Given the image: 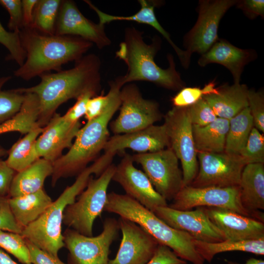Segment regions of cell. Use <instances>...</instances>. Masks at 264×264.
<instances>
[{
  "mask_svg": "<svg viewBox=\"0 0 264 264\" xmlns=\"http://www.w3.org/2000/svg\"><path fill=\"white\" fill-rule=\"evenodd\" d=\"M75 62L70 69L41 75V81L36 86L16 88L22 94L37 95L40 105L39 127L44 128L64 103L71 99L76 100L87 91H100L101 64L98 56L88 54Z\"/></svg>",
  "mask_w": 264,
  "mask_h": 264,
  "instance_id": "cell-1",
  "label": "cell"
},
{
  "mask_svg": "<svg viewBox=\"0 0 264 264\" xmlns=\"http://www.w3.org/2000/svg\"><path fill=\"white\" fill-rule=\"evenodd\" d=\"M20 36L25 59L14 73L26 81L61 70L63 65L80 60L93 45L80 37L47 35L32 28H22Z\"/></svg>",
  "mask_w": 264,
  "mask_h": 264,
  "instance_id": "cell-2",
  "label": "cell"
},
{
  "mask_svg": "<svg viewBox=\"0 0 264 264\" xmlns=\"http://www.w3.org/2000/svg\"><path fill=\"white\" fill-rule=\"evenodd\" d=\"M142 35L143 32L134 27L126 28L124 40L115 53L127 66L126 73L118 77L122 86L134 81H147L173 90L183 88L185 84L172 55L167 56L168 68H162L155 63L154 59L160 48V39L154 37L148 44Z\"/></svg>",
  "mask_w": 264,
  "mask_h": 264,
  "instance_id": "cell-3",
  "label": "cell"
},
{
  "mask_svg": "<svg viewBox=\"0 0 264 264\" xmlns=\"http://www.w3.org/2000/svg\"><path fill=\"white\" fill-rule=\"evenodd\" d=\"M110 102L103 113L87 121L79 130L68 151L53 163L51 185L62 178L78 176L94 160L110 138L109 125L121 104L120 92L122 86L116 78L109 82Z\"/></svg>",
  "mask_w": 264,
  "mask_h": 264,
  "instance_id": "cell-4",
  "label": "cell"
},
{
  "mask_svg": "<svg viewBox=\"0 0 264 264\" xmlns=\"http://www.w3.org/2000/svg\"><path fill=\"white\" fill-rule=\"evenodd\" d=\"M104 211L114 213L143 228L158 243L172 249L180 259L192 264H204L196 250L194 239L188 233L172 228L138 201L127 195L108 194Z\"/></svg>",
  "mask_w": 264,
  "mask_h": 264,
  "instance_id": "cell-5",
  "label": "cell"
},
{
  "mask_svg": "<svg viewBox=\"0 0 264 264\" xmlns=\"http://www.w3.org/2000/svg\"><path fill=\"white\" fill-rule=\"evenodd\" d=\"M104 169L100 158L85 169L38 219L22 229L21 234L24 238L47 253L58 256L59 250L64 247L62 225L66 207L75 202L86 188L91 175L98 176Z\"/></svg>",
  "mask_w": 264,
  "mask_h": 264,
  "instance_id": "cell-6",
  "label": "cell"
},
{
  "mask_svg": "<svg viewBox=\"0 0 264 264\" xmlns=\"http://www.w3.org/2000/svg\"><path fill=\"white\" fill-rule=\"evenodd\" d=\"M115 169V166L111 164L96 178L91 176L77 200L66 207L63 223L67 228L86 236H93V224L104 211Z\"/></svg>",
  "mask_w": 264,
  "mask_h": 264,
  "instance_id": "cell-7",
  "label": "cell"
},
{
  "mask_svg": "<svg viewBox=\"0 0 264 264\" xmlns=\"http://www.w3.org/2000/svg\"><path fill=\"white\" fill-rule=\"evenodd\" d=\"M118 220L106 218L102 231L88 237L67 228L63 233L64 247L68 250L67 264H108L110 247L118 237Z\"/></svg>",
  "mask_w": 264,
  "mask_h": 264,
  "instance_id": "cell-8",
  "label": "cell"
},
{
  "mask_svg": "<svg viewBox=\"0 0 264 264\" xmlns=\"http://www.w3.org/2000/svg\"><path fill=\"white\" fill-rule=\"evenodd\" d=\"M163 117L169 148L181 164L183 187L189 186L197 175L198 164L187 107H174Z\"/></svg>",
  "mask_w": 264,
  "mask_h": 264,
  "instance_id": "cell-9",
  "label": "cell"
},
{
  "mask_svg": "<svg viewBox=\"0 0 264 264\" xmlns=\"http://www.w3.org/2000/svg\"><path fill=\"white\" fill-rule=\"evenodd\" d=\"M120 98L119 113L110 125L114 135L141 130L162 118L158 103L144 98L138 87L133 83L127 84L122 87Z\"/></svg>",
  "mask_w": 264,
  "mask_h": 264,
  "instance_id": "cell-10",
  "label": "cell"
},
{
  "mask_svg": "<svg viewBox=\"0 0 264 264\" xmlns=\"http://www.w3.org/2000/svg\"><path fill=\"white\" fill-rule=\"evenodd\" d=\"M140 164L155 190L167 201L172 200L183 188L178 159L170 148L152 153L132 155Z\"/></svg>",
  "mask_w": 264,
  "mask_h": 264,
  "instance_id": "cell-11",
  "label": "cell"
},
{
  "mask_svg": "<svg viewBox=\"0 0 264 264\" xmlns=\"http://www.w3.org/2000/svg\"><path fill=\"white\" fill-rule=\"evenodd\" d=\"M169 205L178 210H189L195 207H214L230 210L264 222V219L252 214L242 206L239 186L230 187H183Z\"/></svg>",
  "mask_w": 264,
  "mask_h": 264,
  "instance_id": "cell-12",
  "label": "cell"
},
{
  "mask_svg": "<svg viewBox=\"0 0 264 264\" xmlns=\"http://www.w3.org/2000/svg\"><path fill=\"white\" fill-rule=\"evenodd\" d=\"M238 0H200L196 23L184 37L185 51L191 58L194 53L207 52L219 39V24L226 12Z\"/></svg>",
  "mask_w": 264,
  "mask_h": 264,
  "instance_id": "cell-13",
  "label": "cell"
},
{
  "mask_svg": "<svg viewBox=\"0 0 264 264\" xmlns=\"http://www.w3.org/2000/svg\"><path fill=\"white\" fill-rule=\"evenodd\" d=\"M198 169L189 186L197 188L230 187L239 185L246 165L240 155L225 152H198Z\"/></svg>",
  "mask_w": 264,
  "mask_h": 264,
  "instance_id": "cell-14",
  "label": "cell"
},
{
  "mask_svg": "<svg viewBox=\"0 0 264 264\" xmlns=\"http://www.w3.org/2000/svg\"><path fill=\"white\" fill-rule=\"evenodd\" d=\"M154 213L170 226L188 233L194 240L207 242L225 241L223 234L210 220L203 207L182 211L167 205L157 207Z\"/></svg>",
  "mask_w": 264,
  "mask_h": 264,
  "instance_id": "cell-15",
  "label": "cell"
},
{
  "mask_svg": "<svg viewBox=\"0 0 264 264\" xmlns=\"http://www.w3.org/2000/svg\"><path fill=\"white\" fill-rule=\"evenodd\" d=\"M132 155L125 154L115 166L112 180L121 185L126 195L154 212L159 207L167 206V200L154 188L144 172L134 165Z\"/></svg>",
  "mask_w": 264,
  "mask_h": 264,
  "instance_id": "cell-16",
  "label": "cell"
},
{
  "mask_svg": "<svg viewBox=\"0 0 264 264\" xmlns=\"http://www.w3.org/2000/svg\"><path fill=\"white\" fill-rule=\"evenodd\" d=\"M122 239L118 252L108 264H146L154 256L157 242L135 222L120 217L118 220Z\"/></svg>",
  "mask_w": 264,
  "mask_h": 264,
  "instance_id": "cell-17",
  "label": "cell"
},
{
  "mask_svg": "<svg viewBox=\"0 0 264 264\" xmlns=\"http://www.w3.org/2000/svg\"><path fill=\"white\" fill-rule=\"evenodd\" d=\"M55 34L83 38L103 49L110 45L105 25L95 23L80 12L75 2L62 0L56 21Z\"/></svg>",
  "mask_w": 264,
  "mask_h": 264,
  "instance_id": "cell-18",
  "label": "cell"
},
{
  "mask_svg": "<svg viewBox=\"0 0 264 264\" xmlns=\"http://www.w3.org/2000/svg\"><path fill=\"white\" fill-rule=\"evenodd\" d=\"M80 128L79 121L69 122L63 115L55 113L36 140L39 157L53 163L62 155L65 149L71 147Z\"/></svg>",
  "mask_w": 264,
  "mask_h": 264,
  "instance_id": "cell-19",
  "label": "cell"
},
{
  "mask_svg": "<svg viewBox=\"0 0 264 264\" xmlns=\"http://www.w3.org/2000/svg\"><path fill=\"white\" fill-rule=\"evenodd\" d=\"M165 127L153 125L131 133L110 137L104 148V153L113 155L126 149L138 153H152L169 148Z\"/></svg>",
  "mask_w": 264,
  "mask_h": 264,
  "instance_id": "cell-20",
  "label": "cell"
},
{
  "mask_svg": "<svg viewBox=\"0 0 264 264\" xmlns=\"http://www.w3.org/2000/svg\"><path fill=\"white\" fill-rule=\"evenodd\" d=\"M225 240L243 241L264 238V223L253 218L228 210L203 207Z\"/></svg>",
  "mask_w": 264,
  "mask_h": 264,
  "instance_id": "cell-21",
  "label": "cell"
},
{
  "mask_svg": "<svg viewBox=\"0 0 264 264\" xmlns=\"http://www.w3.org/2000/svg\"><path fill=\"white\" fill-rule=\"evenodd\" d=\"M257 57L253 49L238 48L227 41L219 39L198 61L199 66L211 63L221 65L232 74L234 83H240L241 75L245 65Z\"/></svg>",
  "mask_w": 264,
  "mask_h": 264,
  "instance_id": "cell-22",
  "label": "cell"
},
{
  "mask_svg": "<svg viewBox=\"0 0 264 264\" xmlns=\"http://www.w3.org/2000/svg\"><path fill=\"white\" fill-rule=\"evenodd\" d=\"M239 187L242 206L248 212L264 219L259 210L264 209V163L246 164L241 174Z\"/></svg>",
  "mask_w": 264,
  "mask_h": 264,
  "instance_id": "cell-23",
  "label": "cell"
},
{
  "mask_svg": "<svg viewBox=\"0 0 264 264\" xmlns=\"http://www.w3.org/2000/svg\"><path fill=\"white\" fill-rule=\"evenodd\" d=\"M248 90L244 84L225 85L217 88L216 93L205 95L203 98L218 117L230 120L248 107Z\"/></svg>",
  "mask_w": 264,
  "mask_h": 264,
  "instance_id": "cell-24",
  "label": "cell"
},
{
  "mask_svg": "<svg viewBox=\"0 0 264 264\" xmlns=\"http://www.w3.org/2000/svg\"><path fill=\"white\" fill-rule=\"evenodd\" d=\"M9 201L14 218L22 229L38 219L53 202L44 188L35 193L9 198Z\"/></svg>",
  "mask_w": 264,
  "mask_h": 264,
  "instance_id": "cell-25",
  "label": "cell"
},
{
  "mask_svg": "<svg viewBox=\"0 0 264 264\" xmlns=\"http://www.w3.org/2000/svg\"><path fill=\"white\" fill-rule=\"evenodd\" d=\"M52 172V163L40 158L27 168L16 172L11 184L9 197L31 194L43 189L46 178L51 176Z\"/></svg>",
  "mask_w": 264,
  "mask_h": 264,
  "instance_id": "cell-26",
  "label": "cell"
},
{
  "mask_svg": "<svg viewBox=\"0 0 264 264\" xmlns=\"http://www.w3.org/2000/svg\"><path fill=\"white\" fill-rule=\"evenodd\" d=\"M229 120L218 117L204 126L193 125V134L197 152H224Z\"/></svg>",
  "mask_w": 264,
  "mask_h": 264,
  "instance_id": "cell-27",
  "label": "cell"
},
{
  "mask_svg": "<svg viewBox=\"0 0 264 264\" xmlns=\"http://www.w3.org/2000/svg\"><path fill=\"white\" fill-rule=\"evenodd\" d=\"M24 94L19 110L10 119L0 125V135L13 132L26 134L39 127L38 125L40 114L38 98L34 93Z\"/></svg>",
  "mask_w": 264,
  "mask_h": 264,
  "instance_id": "cell-28",
  "label": "cell"
},
{
  "mask_svg": "<svg viewBox=\"0 0 264 264\" xmlns=\"http://www.w3.org/2000/svg\"><path fill=\"white\" fill-rule=\"evenodd\" d=\"M198 253L208 262H211L218 254L229 251H242L257 255H264V238L258 240L228 241L207 242L194 240Z\"/></svg>",
  "mask_w": 264,
  "mask_h": 264,
  "instance_id": "cell-29",
  "label": "cell"
},
{
  "mask_svg": "<svg viewBox=\"0 0 264 264\" xmlns=\"http://www.w3.org/2000/svg\"><path fill=\"white\" fill-rule=\"evenodd\" d=\"M43 131L42 128H36L11 147L5 162L15 172L24 169L40 158L36 148V142Z\"/></svg>",
  "mask_w": 264,
  "mask_h": 264,
  "instance_id": "cell-30",
  "label": "cell"
},
{
  "mask_svg": "<svg viewBox=\"0 0 264 264\" xmlns=\"http://www.w3.org/2000/svg\"><path fill=\"white\" fill-rule=\"evenodd\" d=\"M254 124L248 107L229 120L224 152L239 155L244 147Z\"/></svg>",
  "mask_w": 264,
  "mask_h": 264,
  "instance_id": "cell-31",
  "label": "cell"
},
{
  "mask_svg": "<svg viewBox=\"0 0 264 264\" xmlns=\"http://www.w3.org/2000/svg\"><path fill=\"white\" fill-rule=\"evenodd\" d=\"M84 1L96 13L99 18V23L101 24L105 25L114 21H126L149 25L157 31L162 28L154 13V8L158 5L159 3L156 0H139L138 1L140 4V9L136 13L129 16L108 14L98 9L90 0H85Z\"/></svg>",
  "mask_w": 264,
  "mask_h": 264,
  "instance_id": "cell-32",
  "label": "cell"
},
{
  "mask_svg": "<svg viewBox=\"0 0 264 264\" xmlns=\"http://www.w3.org/2000/svg\"><path fill=\"white\" fill-rule=\"evenodd\" d=\"M61 2L60 0H38L34 8L31 28L44 34H55Z\"/></svg>",
  "mask_w": 264,
  "mask_h": 264,
  "instance_id": "cell-33",
  "label": "cell"
},
{
  "mask_svg": "<svg viewBox=\"0 0 264 264\" xmlns=\"http://www.w3.org/2000/svg\"><path fill=\"white\" fill-rule=\"evenodd\" d=\"M11 76L0 78V125L12 118L20 110L24 94L18 92L16 88L2 90L4 85Z\"/></svg>",
  "mask_w": 264,
  "mask_h": 264,
  "instance_id": "cell-34",
  "label": "cell"
},
{
  "mask_svg": "<svg viewBox=\"0 0 264 264\" xmlns=\"http://www.w3.org/2000/svg\"><path fill=\"white\" fill-rule=\"evenodd\" d=\"M0 248L16 258L23 264H32L26 241L21 234L0 229Z\"/></svg>",
  "mask_w": 264,
  "mask_h": 264,
  "instance_id": "cell-35",
  "label": "cell"
},
{
  "mask_svg": "<svg viewBox=\"0 0 264 264\" xmlns=\"http://www.w3.org/2000/svg\"><path fill=\"white\" fill-rule=\"evenodd\" d=\"M239 155L246 164L264 163V136L254 127Z\"/></svg>",
  "mask_w": 264,
  "mask_h": 264,
  "instance_id": "cell-36",
  "label": "cell"
},
{
  "mask_svg": "<svg viewBox=\"0 0 264 264\" xmlns=\"http://www.w3.org/2000/svg\"><path fill=\"white\" fill-rule=\"evenodd\" d=\"M217 92L214 81L211 82L200 88L197 87H184L172 98V102L175 107H189L205 95Z\"/></svg>",
  "mask_w": 264,
  "mask_h": 264,
  "instance_id": "cell-37",
  "label": "cell"
},
{
  "mask_svg": "<svg viewBox=\"0 0 264 264\" xmlns=\"http://www.w3.org/2000/svg\"><path fill=\"white\" fill-rule=\"evenodd\" d=\"M0 44L9 51L8 60H13L22 66L25 59V53L22 45L20 32L7 31L0 22Z\"/></svg>",
  "mask_w": 264,
  "mask_h": 264,
  "instance_id": "cell-38",
  "label": "cell"
},
{
  "mask_svg": "<svg viewBox=\"0 0 264 264\" xmlns=\"http://www.w3.org/2000/svg\"><path fill=\"white\" fill-rule=\"evenodd\" d=\"M187 107L193 125L204 126L213 122L218 118L212 108L203 98Z\"/></svg>",
  "mask_w": 264,
  "mask_h": 264,
  "instance_id": "cell-39",
  "label": "cell"
},
{
  "mask_svg": "<svg viewBox=\"0 0 264 264\" xmlns=\"http://www.w3.org/2000/svg\"><path fill=\"white\" fill-rule=\"evenodd\" d=\"M248 108L253 118L254 127L264 132V95L262 91L248 89Z\"/></svg>",
  "mask_w": 264,
  "mask_h": 264,
  "instance_id": "cell-40",
  "label": "cell"
},
{
  "mask_svg": "<svg viewBox=\"0 0 264 264\" xmlns=\"http://www.w3.org/2000/svg\"><path fill=\"white\" fill-rule=\"evenodd\" d=\"M0 4L9 14V29L11 32H20L23 28L22 0H0Z\"/></svg>",
  "mask_w": 264,
  "mask_h": 264,
  "instance_id": "cell-41",
  "label": "cell"
},
{
  "mask_svg": "<svg viewBox=\"0 0 264 264\" xmlns=\"http://www.w3.org/2000/svg\"><path fill=\"white\" fill-rule=\"evenodd\" d=\"M9 196H0V229L21 234L22 229L17 224L11 212Z\"/></svg>",
  "mask_w": 264,
  "mask_h": 264,
  "instance_id": "cell-42",
  "label": "cell"
},
{
  "mask_svg": "<svg viewBox=\"0 0 264 264\" xmlns=\"http://www.w3.org/2000/svg\"><path fill=\"white\" fill-rule=\"evenodd\" d=\"M98 93L93 91H88L80 96L74 105L63 115L68 122L75 123L79 121L80 119L85 115L86 105L88 101L92 97L97 95Z\"/></svg>",
  "mask_w": 264,
  "mask_h": 264,
  "instance_id": "cell-43",
  "label": "cell"
},
{
  "mask_svg": "<svg viewBox=\"0 0 264 264\" xmlns=\"http://www.w3.org/2000/svg\"><path fill=\"white\" fill-rule=\"evenodd\" d=\"M110 98V94L108 91L106 95H96L88 101L84 115L87 121L95 119L103 113L108 105Z\"/></svg>",
  "mask_w": 264,
  "mask_h": 264,
  "instance_id": "cell-44",
  "label": "cell"
},
{
  "mask_svg": "<svg viewBox=\"0 0 264 264\" xmlns=\"http://www.w3.org/2000/svg\"><path fill=\"white\" fill-rule=\"evenodd\" d=\"M187 262L179 258L169 247L159 244L151 260L146 264H186Z\"/></svg>",
  "mask_w": 264,
  "mask_h": 264,
  "instance_id": "cell-45",
  "label": "cell"
},
{
  "mask_svg": "<svg viewBox=\"0 0 264 264\" xmlns=\"http://www.w3.org/2000/svg\"><path fill=\"white\" fill-rule=\"evenodd\" d=\"M25 241L29 249L30 260L32 264H67L62 261L58 256L49 254L27 240Z\"/></svg>",
  "mask_w": 264,
  "mask_h": 264,
  "instance_id": "cell-46",
  "label": "cell"
},
{
  "mask_svg": "<svg viewBox=\"0 0 264 264\" xmlns=\"http://www.w3.org/2000/svg\"><path fill=\"white\" fill-rule=\"evenodd\" d=\"M236 5L250 19H254L259 16L264 17V0H238Z\"/></svg>",
  "mask_w": 264,
  "mask_h": 264,
  "instance_id": "cell-47",
  "label": "cell"
},
{
  "mask_svg": "<svg viewBox=\"0 0 264 264\" xmlns=\"http://www.w3.org/2000/svg\"><path fill=\"white\" fill-rule=\"evenodd\" d=\"M16 173L5 160L0 158V196H9L11 184Z\"/></svg>",
  "mask_w": 264,
  "mask_h": 264,
  "instance_id": "cell-48",
  "label": "cell"
},
{
  "mask_svg": "<svg viewBox=\"0 0 264 264\" xmlns=\"http://www.w3.org/2000/svg\"><path fill=\"white\" fill-rule=\"evenodd\" d=\"M38 0H22L23 28H31L33 20L34 10Z\"/></svg>",
  "mask_w": 264,
  "mask_h": 264,
  "instance_id": "cell-49",
  "label": "cell"
},
{
  "mask_svg": "<svg viewBox=\"0 0 264 264\" xmlns=\"http://www.w3.org/2000/svg\"><path fill=\"white\" fill-rule=\"evenodd\" d=\"M0 264H18L4 251L0 249Z\"/></svg>",
  "mask_w": 264,
  "mask_h": 264,
  "instance_id": "cell-50",
  "label": "cell"
},
{
  "mask_svg": "<svg viewBox=\"0 0 264 264\" xmlns=\"http://www.w3.org/2000/svg\"><path fill=\"white\" fill-rule=\"evenodd\" d=\"M226 264H264V261L262 259H258L251 258L247 260L244 264H240L232 261L226 260Z\"/></svg>",
  "mask_w": 264,
  "mask_h": 264,
  "instance_id": "cell-51",
  "label": "cell"
},
{
  "mask_svg": "<svg viewBox=\"0 0 264 264\" xmlns=\"http://www.w3.org/2000/svg\"><path fill=\"white\" fill-rule=\"evenodd\" d=\"M7 153L8 151L4 148L0 146V158L7 154Z\"/></svg>",
  "mask_w": 264,
  "mask_h": 264,
  "instance_id": "cell-52",
  "label": "cell"
},
{
  "mask_svg": "<svg viewBox=\"0 0 264 264\" xmlns=\"http://www.w3.org/2000/svg\"><path fill=\"white\" fill-rule=\"evenodd\" d=\"M188 264L187 263V264Z\"/></svg>",
  "mask_w": 264,
  "mask_h": 264,
  "instance_id": "cell-53",
  "label": "cell"
}]
</instances>
